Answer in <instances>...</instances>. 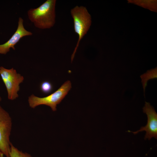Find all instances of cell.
Instances as JSON below:
<instances>
[{"instance_id":"cell-1","label":"cell","mask_w":157,"mask_h":157,"mask_svg":"<svg viewBox=\"0 0 157 157\" xmlns=\"http://www.w3.org/2000/svg\"><path fill=\"white\" fill-rule=\"evenodd\" d=\"M56 0H47L39 7L27 11L29 19L35 27L40 29H49L56 22Z\"/></svg>"},{"instance_id":"cell-2","label":"cell","mask_w":157,"mask_h":157,"mask_svg":"<svg viewBox=\"0 0 157 157\" xmlns=\"http://www.w3.org/2000/svg\"><path fill=\"white\" fill-rule=\"evenodd\" d=\"M70 13L73 20L74 31L78 36L77 43L71 57L72 62L80 41L90 28L91 18L86 8L83 6H75L71 9Z\"/></svg>"},{"instance_id":"cell-3","label":"cell","mask_w":157,"mask_h":157,"mask_svg":"<svg viewBox=\"0 0 157 157\" xmlns=\"http://www.w3.org/2000/svg\"><path fill=\"white\" fill-rule=\"evenodd\" d=\"M71 88L70 81H67L56 91L47 96L40 97L32 94L28 98L29 106L34 108L38 106L44 105L49 106L53 111H55L57 105L65 97Z\"/></svg>"},{"instance_id":"cell-4","label":"cell","mask_w":157,"mask_h":157,"mask_svg":"<svg viewBox=\"0 0 157 157\" xmlns=\"http://www.w3.org/2000/svg\"><path fill=\"white\" fill-rule=\"evenodd\" d=\"M0 74L6 88L8 99L12 100L16 99L18 97L19 85L24 81L23 76L13 68L7 69L2 66L0 67Z\"/></svg>"},{"instance_id":"cell-5","label":"cell","mask_w":157,"mask_h":157,"mask_svg":"<svg viewBox=\"0 0 157 157\" xmlns=\"http://www.w3.org/2000/svg\"><path fill=\"white\" fill-rule=\"evenodd\" d=\"M12 127L10 116L0 105V151L6 157H10Z\"/></svg>"},{"instance_id":"cell-6","label":"cell","mask_w":157,"mask_h":157,"mask_svg":"<svg viewBox=\"0 0 157 157\" xmlns=\"http://www.w3.org/2000/svg\"><path fill=\"white\" fill-rule=\"evenodd\" d=\"M143 112L147 115V122L145 126L141 127L140 129L135 131L131 132L136 134L139 132L145 131L146 133L144 139L150 140L152 138H157V114L154 107L151 106L149 103L145 102V104L143 108Z\"/></svg>"},{"instance_id":"cell-7","label":"cell","mask_w":157,"mask_h":157,"mask_svg":"<svg viewBox=\"0 0 157 157\" xmlns=\"http://www.w3.org/2000/svg\"><path fill=\"white\" fill-rule=\"evenodd\" d=\"M23 19L19 17L18 19V26L15 32L6 42L0 44V54H6L11 48L15 50V46L22 38L32 35V32L25 28L23 25Z\"/></svg>"},{"instance_id":"cell-8","label":"cell","mask_w":157,"mask_h":157,"mask_svg":"<svg viewBox=\"0 0 157 157\" xmlns=\"http://www.w3.org/2000/svg\"><path fill=\"white\" fill-rule=\"evenodd\" d=\"M10 157H32L29 154L19 150L11 143L10 145Z\"/></svg>"},{"instance_id":"cell-9","label":"cell","mask_w":157,"mask_h":157,"mask_svg":"<svg viewBox=\"0 0 157 157\" xmlns=\"http://www.w3.org/2000/svg\"><path fill=\"white\" fill-rule=\"evenodd\" d=\"M40 88L43 93L45 94H48L52 91L53 87L52 84L50 82L44 81L41 83Z\"/></svg>"},{"instance_id":"cell-10","label":"cell","mask_w":157,"mask_h":157,"mask_svg":"<svg viewBox=\"0 0 157 157\" xmlns=\"http://www.w3.org/2000/svg\"><path fill=\"white\" fill-rule=\"evenodd\" d=\"M3 153L0 151V157H3Z\"/></svg>"},{"instance_id":"cell-11","label":"cell","mask_w":157,"mask_h":157,"mask_svg":"<svg viewBox=\"0 0 157 157\" xmlns=\"http://www.w3.org/2000/svg\"><path fill=\"white\" fill-rule=\"evenodd\" d=\"M1 97L0 96V102L1 101Z\"/></svg>"}]
</instances>
